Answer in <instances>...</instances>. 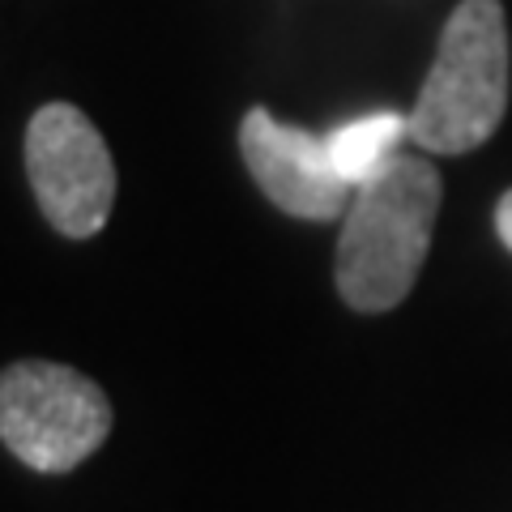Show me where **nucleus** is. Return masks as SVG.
<instances>
[{
	"label": "nucleus",
	"mask_w": 512,
	"mask_h": 512,
	"mask_svg": "<svg viewBox=\"0 0 512 512\" xmlns=\"http://www.w3.org/2000/svg\"><path fill=\"white\" fill-rule=\"evenodd\" d=\"M440 171L397 150L350 197L338 235V291L355 312H389L419 282L440 214Z\"/></svg>",
	"instance_id": "f257e3e1"
},
{
	"label": "nucleus",
	"mask_w": 512,
	"mask_h": 512,
	"mask_svg": "<svg viewBox=\"0 0 512 512\" xmlns=\"http://www.w3.org/2000/svg\"><path fill=\"white\" fill-rule=\"evenodd\" d=\"M508 111V22L500 0H461L431 60L410 141L427 154H470L495 137Z\"/></svg>",
	"instance_id": "f03ea898"
},
{
	"label": "nucleus",
	"mask_w": 512,
	"mask_h": 512,
	"mask_svg": "<svg viewBox=\"0 0 512 512\" xmlns=\"http://www.w3.org/2000/svg\"><path fill=\"white\" fill-rule=\"evenodd\" d=\"M111 402L77 367L22 359L0 372V440L22 466L64 474L107 440Z\"/></svg>",
	"instance_id": "7ed1b4c3"
},
{
	"label": "nucleus",
	"mask_w": 512,
	"mask_h": 512,
	"mask_svg": "<svg viewBox=\"0 0 512 512\" xmlns=\"http://www.w3.org/2000/svg\"><path fill=\"white\" fill-rule=\"evenodd\" d=\"M26 175L43 218L60 235L90 239L116 201V163L103 133L73 103H47L26 128Z\"/></svg>",
	"instance_id": "20e7f679"
},
{
	"label": "nucleus",
	"mask_w": 512,
	"mask_h": 512,
	"mask_svg": "<svg viewBox=\"0 0 512 512\" xmlns=\"http://www.w3.org/2000/svg\"><path fill=\"white\" fill-rule=\"evenodd\" d=\"M239 154L252 171L256 188L291 218L329 222L350 210V188L338 171H333L329 146L320 133L282 124L265 107H252L244 124H239Z\"/></svg>",
	"instance_id": "39448f33"
},
{
	"label": "nucleus",
	"mask_w": 512,
	"mask_h": 512,
	"mask_svg": "<svg viewBox=\"0 0 512 512\" xmlns=\"http://www.w3.org/2000/svg\"><path fill=\"white\" fill-rule=\"evenodd\" d=\"M406 137H410L406 116H397V111H372V116L346 120L333 128V133H325V146L333 158V171H338L350 188H359L363 180H372V175L389 163Z\"/></svg>",
	"instance_id": "423d86ee"
},
{
	"label": "nucleus",
	"mask_w": 512,
	"mask_h": 512,
	"mask_svg": "<svg viewBox=\"0 0 512 512\" xmlns=\"http://www.w3.org/2000/svg\"><path fill=\"white\" fill-rule=\"evenodd\" d=\"M495 231H500V239H504V248L512 252V188L500 197V205H495Z\"/></svg>",
	"instance_id": "0eeeda50"
}]
</instances>
